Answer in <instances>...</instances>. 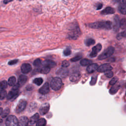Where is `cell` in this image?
<instances>
[{
    "instance_id": "1",
    "label": "cell",
    "mask_w": 126,
    "mask_h": 126,
    "mask_svg": "<svg viewBox=\"0 0 126 126\" xmlns=\"http://www.w3.org/2000/svg\"><path fill=\"white\" fill-rule=\"evenodd\" d=\"M112 23L109 21H98L89 24L88 26L93 29H102L110 30L112 28Z\"/></svg>"
},
{
    "instance_id": "2",
    "label": "cell",
    "mask_w": 126,
    "mask_h": 126,
    "mask_svg": "<svg viewBox=\"0 0 126 126\" xmlns=\"http://www.w3.org/2000/svg\"><path fill=\"white\" fill-rule=\"evenodd\" d=\"M73 28H71L70 31L68 34V38L70 39H77L80 34V30L79 27H78V25H74Z\"/></svg>"
},
{
    "instance_id": "3",
    "label": "cell",
    "mask_w": 126,
    "mask_h": 126,
    "mask_svg": "<svg viewBox=\"0 0 126 126\" xmlns=\"http://www.w3.org/2000/svg\"><path fill=\"white\" fill-rule=\"evenodd\" d=\"M63 86V82L61 79L59 77H54L51 81L50 87L54 91L60 90Z\"/></svg>"
},
{
    "instance_id": "4",
    "label": "cell",
    "mask_w": 126,
    "mask_h": 126,
    "mask_svg": "<svg viewBox=\"0 0 126 126\" xmlns=\"http://www.w3.org/2000/svg\"><path fill=\"white\" fill-rule=\"evenodd\" d=\"M115 49L113 47L110 46L105 49L103 52H102L98 57V59L100 60H102L105 59L109 57L114 53Z\"/></svg>"
},
{
    "instance_id": "5",
    "label": "cell",
    "mask_w": 126,
    "mask_h": 126,
    "mask_svg": "<svg viewBox=\"0 0 126 126\" xmlns=\"http://www.w3.org/2000/svg\"><path fill=\"white\" fill-rule=\"evenodd\" d=\"M5 125L7 126H18V120L14 115H10L7 117L5 121Z\"/></svg>"
},
{
    "instance_id": "6",
    "label": "cell",
    "mask_w": 126,
    "mask_h": 126,
    "mask_svg": "<svg viewBox=\"0 0 126 126\" xmlns=\"http://www.w3.org/2000/svg\"><path fill=\"white\" fill-rule=\"evenodd\" d=\"M27 102L25 100H21L17 105L16 108V112L17 113H19L22 112L24 110L27 106Z\"/></svg>"
},
{
    "instance_id": "7",
    "label": "cell",
    "mask_w": 126,
    "mask_h": 126,
    "mask_svg": "<svg viewBox=\"0 0 126 126\" xmlns=\"http://www.w3.org/2000/svg\"><path fill=\"white\" fill-rule=\"evenodd\" d=\"M101 48H102V46L100 43L93 47L92 52L90 54V57L91 58L96 57L97 56L98 53L101 50Z\"/></svg>"
},
{
    "instance_id": "8",
    "label": "cell",
    "mask_w": 126,
    "mask_h": 126,
    "mask_svg": "<svg viewBox=\"0 0 126 126\" xmlns=\"http://www.w3.org/2000/svg\"><path fill=\"white\" fill-rule=\"evenodd\" d=\"M50 108V105L48 103H44L42 104L39 108V112L42 115H44L48 113Z\"/></svg>"
},
{
    "instance_id": "9",
    "label": "cell",
    "mask_w": 126,
    "mask_h": 126,
    "mask_svg": "<svg viewBox=\"0 0 126 126\" xmlns=\"http://www.w3.org/2000/svg\"><path fill=\"white\" fill-rule=\"evenodd\" d=\"M56 74L60 77L65 78H66L68 74V70L67 68L62 67L57 71Z\"/></svg>"
},
{
    "instance_id": "10",
    "label": "cell",
    "mask_w": 126,
    "mask_h": 126,
    "mask_svg": "<svg viewBox=\"0 0 126 126\" xmlns=\"http://www.w3.org/2000/svg\"><path fill=\"white\" fill-rule=\"evenodd\" d=\"M112 67L108 64H105L101 65L99 67L97 70L99 73H105L108 70H111Z\"/></svg>"
},
{
    "instance_id": "11",
    "label": "cell",
    "mask_w": 126,
    "mask_h": 126,
    "mask_svg": "<svg viewBox=\"0 0 126 126\" xmlns=\"http://www.w3.org/2000/svg\"><path fill=\"white\" fill-rule=\"evenodd\" d=\"M32 68L31 65L28 64V63L23 64L21 67V72L24 74H26L30 73L32 70Z\"/></svg>"
},
{
    "instance_id": "12",
    "label": "cell",
    "mask_w": 126,
    "mask_h": 126,
    "mask_svg": "<svg viewBox=\"0 0 126 126\" xmlns=\"http://www.w3.org/2000/svg\"><path fill=\"white\" fill-rule=\"evenodd\" d=\"M49 85L48 83L46 82L42 87L39 89V92L41 94H46L49 92Z\"/></svg>"
},
{
    "instance_id": "13",
    "label": "cell",
    "mask_w": 126,
    "mask_h": 126,
    "mask_svg": "<svg viewBox=\"0 0 126 126\" xmlns=\"http://www.w3.org/2000/svg\"><path fill=\"white\" fill-rule=\"evenodd\" d=\"M30 121L26 116H21L18 120V126H26L28 125Z\"/></svg>"
},
{
    "instance_id": "14",
    "label": "cell",
    "mask_w": 126,
    "mask_h": 126,
    "mask_svg": "<svg viewBox=\"0 0 126 126\" xmlns=\"http://www.w3.org/2000/svg\"><path fill=\"white\" fill-rule=\"evenodd\" d=\"M99 67V65L96 63L91 64L89 65L87 68V72L89 74H92L97 70Z\"/></svg>"
},
{
    "instance_id": "15",
    "label": "cell",
    "mask_w": 126,
    "mask_h": 126,
    "mask_svg": "<svg viewBox=\"0 0 126 126\" xmlns=\"http://www.w3.org/2000/svg\"><path fill=\"white\" fill-rule=\"evenodd\" d=\"M18 91L19 90L12 89V90L10 91L7 95V99L9 100H10L13 99H14L18 95L19 92Z\"/></svg>"
},
{
    "instance_id": "16",
    "label": "cell",
    "mask_w": 126,
    "mask_h": 126,
    "mask_svg": "<svg viewBox=\"0 0 126 126\" xmlns=\"http://www.w3.org/2000/svg\"><path fill=\"white\" fill-rule=\"evenodd\" d=\"M80 77V73L76 71V72H73L72 74L70 76V80L73 82H75L77 81Z\"/></svg>"
},
{
    "instance_id": "17",
    "label": "cell",
    "mask_w": 126,
    "mask_h": 126,
    "mask_svg": "<svg viewBox=\"0 0 126 126\" xmlns=\"http://www.w3.org/2000/svg\"><path fill=\"white\" fill-rule=\"evenodd\" d=\"M42 65L51 68H53L55 66H56V63L53 61L50 60H46L43 62Z\"/></svg>"
},
{
    "instance_id": "18",
    "label": "cell",
    "mask_w": 126,
    "mask_h": 126,
    "mask_svg": "<svg viewBox=\"0 0 126 126\" xmlns=\"http://www.w3.org/2000/svg\"><path fill=\"white\" fill-rule=\"evenodd\" d=\"M115 13V10L112 7H107L106 8L101 12V14L102 15L111 14Z\"/></svg>"
},
{
    "instance_id": "19",
    "label": "cell",
    "mask_w": 126,
    "mask_h": 126,
    "mask_svg": "<svg viewBox=\"0 0 126 126\" xmlns=\"http://www.w3.org/2000/svg\"><path fill=\"white\" fill-rule=\"evenodd\" d=\"M28 80V77L25 75H21L19 77L18 83L21 86L24 85Z\"/></svg>"
},
{
    "instance_id": "20",
    "label": "cell",
    "mask_w": 126,
    "mask_h": 126,
    "mask_svg": "<svg viewBox=\"0 0 126 126\" xmlns=\"http://www.w3.org/2000/svg\"><path fill=\"white\" fill-rule=\"evenodd\" d=\"M114 23L113 25V29L115 31L119 30V27H120V21L119 20V17L116 15L114 17Z\"/></svg>"
},
{
    "instance_id": "21",
    "label": "cell",
    "mask_w": 126,
    "mask_h": 126,
    "mask_svg": "<svg viewBox=\"0 0 126 126\" xmlns=\"http://www.w3.org/2000/svg\"><path fill=\"white\" fill-rule=\"evenodd\" d=\"M39 119V115L38 113H36L32 117H31L30 120V124L31 125H34L37 123V122Z\"/></svg>"
},
{
    "instance_id": "22",
    "label": "cell",
    "mask_w": 126,
    "mask_h": 126,
    "mask_svg": "<svg viewBox=\"0 0 126 126\" xmlns=\"http://www.w3.org/2000/svg\"><path fill=\"white\" fill-rule=\"evenodd\" d=\"M118 10L122 14H126V5L123 3L120 4L118 7Z\"/></svg>"
},
{
    "instance_id": "23",
    "label": "cell",
    "mask_w": 126,
    "mask_h": 126,
    "mask_svg": "<svg viewBox=\"0 0 126 126\" xmlns=\"http://www.w3.org/2000/svg\"><path fill=\"white\" fill-rule=\"evenodd\" d=\"M120 87V86L119 85H115L114 86H112L111 89L109 90V93L111 94H116L118 90L119 89Z\"/></svg>"
},
{
    "instance_id": "24",
    "label": "cell",
    "mask_w": 126,
    "mask_h": 126,
    "mask_svg": "<svg viewBox=\"0 0 126 126\" xmlns=\"http://www.w3.org/2000/svg\"><path fill=\"white\" fill-rule=\"evenodd\" d=\"M92 63V61L91 60L84 59H82L80 61V65L82 66H86L91 64Z\"/></svg>"
},
{
    "instance_id": "25",
    "label": "cell",
    "mask_w": 126,
    "mask_h": 126,
    "mask_svg": "<svg viewBox=\"0 0 126 126\" xmlns=\"http://www.w3.org/2000/svg\"><path fill=\"white\" fill-rule=\"evenodd\" d=\"M95 43V41L91 38H87L85 41V44L86 46H90L92 45H93Z\"/></svg>"
},
{
    "instance_id": "26",
    "label": "cell",
    "mask_w": 126,
    "mask_h": 126,
    "mask_svg": "<svg viewBox=\"0 0 126 126\" xmlns=\"http://www.w3.org/2000/svg\"><path fill=\"white\" fill-rule=\"evenodd\" d=\"M43 81V80L42 79V78L41 77L36 78L33 80V83L37 86L41 85L42 84Z\"/></svg>"
},
{
    "instance_id": "27",
    "label": "cell",
    "mask_w": 126,
    "mask_h": 126,
    "mask_svg": "<svg viewBox=\"0 0 126 126\" xmlns=\"http://www.w3.org/2000/svg\"><path fill=\"white\" fill-rule=\"evenodd\" d=\"M46 124V121L44 118H41L36 123V126H44Z\"/></svg>"
},
{
    "instance_id": "28",
    "label": "cell",
    "mask_w": 126,
    "mask_h": 126,
    "mask_svg": "<svg viewBox=\"0 0 126 126\" xmlns=\"http://www.w3.org/2000/svg\"><path fill=\"white\" fill-rule=\"evenodd\" d=\"M50 70V68H49L48 67H46V66H43V67L40 69V72L42 74H48V73H49Z\"/></svg>"
},
{
    "instance_id": "29",
    "label": "cell",
    "mask_w": 126,
    "mask_h": 126,
    "mask_svg": "<svg viewBox=\"0 0 126 126\" xmlns=\"http://www.w3.org/2000/svg\"><path fill=\"white\" fill-rule=\"evenodd\" d=\"M8 84L10 86H13L16 84V78L14 76H11L8 80Z\"/></svg>"
},
{
    "instance_id": "30",
    "label": "cell",
    "mask_w": 126,
    "mask_h": 126,
    "mask_svg": "<svg viewBox=\"0 0 126 126\" xmlns=\"http://www.w3.org/2000/svg\"><path fill=\"white\" fill-rule=\"evenodd\" d=\"M8 83L5 80H3L1 82V86H0V90H5L7 88Z\"/></svg>"
},
{
    "instance_id": "31",
    "label": "cell",
    "mask_w": 126,
    "mask_h": 126,
    "mask_svg": "<svg viewBox=\"0 0 126 126\" xmlns=\"http://www.w3.org/2000/svg\"><path fill=\"white\" fill-rule=\"evenodd\" d=\"M33 64H34V66L35 67H37V68H39L41 66L42 63L41 60L40 59H37L35 60V61L34 62Z\"/></svg>"
},
{
    "instance_id": "32",
    "label": "cell",
    "mask_w": 126,
    "mask_h": 126,
    "mask_svg": "<svg viewBox=\"0 0 126 126\" xmlns=\"http://www.w3.org/2000/svg\"><path fill=\"white\" fill-rule=\"evenodd\" d=\"M10 109L9 108H6L4 110V111L3 112V113L2 114L1 116H2V118H5L10 113Z\"/></svg>"
},
{
    "instance_id": "33",
    "label": "cell",
    "mask_w": 126,
    "mask_h": 126,
    "mask_svg": "<svg viewBox=\"0 0 126 126\" xmlns=\"http://www.w3.org/2000/svg\"><path fill=\"white\" fill-rule=\"evenodd\" d=\"M126 37V30L118 34L117 37V38L118 39V40H120V39H121L122 37Z\"/></svg>"
},
{
    "instance_id": "34",
    "label": "cell",
    "mask_w": 126,
    "mask_h": 126,
    "mask_svg": "<svg viewBox=\"0 0 126 126\" xmlns=\"http://www.w3.org/2000/svg\"><path fill=\"white\" fill-rule=\"evenodd\" d=\"M120 27L122 29H125L126 27V20L125 18H123L120 21Z\"/></svg>"
},
{
    "instance_id": "35",
    "label": "cell",
    "mask_w": 126,
    "mask_h": 126,
    "mask_svg": "<svg viewBox=\"0 0 126 126\" xmlns=\"http://www.w3.org/2000/svg\"><path fill=\"white\" fill-rule=\"evenodd\" d=\"M105 74L106 77L108 78H111L113 75V73L112 72V71H111V70H108L107 71V72H105Z\"/></svg>"
},
{
    "instance_id": "36",
    "label": "cell",
    "mask_w": 126,
    "mask_h": 126,
    "mask_svg": "<svg viewBox=\"0 0 126 126\" xmlns=\"http://www.w3.org/2000/svg\"><path fill=\"white\" fill-rule=\"evenodd\" d=\"M6 96H7V93L5 90H1V100L4 99Z\"/></svg>"
},
{
    "instance_id": "37",
    "label": "cell",
    "mask_w": 126,
    "mask_h": 126,
    "mask_svg": "<svg viewBox=\"0 0 126 126\" xmlns=\"http://www.w3.org/2000/svg\"><path fill=\"white\" fill-rule=\"evenodd\" d=\"M118 78L117 77H114L111 80H110L109 84L111 85H114L116 84V83L118 81Z\"/></svg>"
},
{
    "instance_id": "38",
    "label": "cell",
    "mask_w": 126,
    "mask_h": 126,
    "mask_svg": "<svg viewBox=\"0 0 126 126\" xmlns=\"http://www.w3.org/2000/svg\"><path fill=\"white\" fill-rule=\"evenodd\" d=\"M72 53V51L69 48H67L64 51V54L65 56H69Z\"/></svg>"
},
{
    "instance_id": "39",
    "label": "cell",
    "mask_w": 126,
    "mask_h": 126,
    "mask_svg": "<svg viewBox=\"0 0 126 126\" xmlns=\"http://www.w3.org/2000/svg\"><path fill=\"white\" fill-rule=\"evenodd\" d=\"M82 56L81 55H77V56L73 58L72 59H71V61L72 62H76L82 58Z\"/></svg>"
},
{
    "instance_id": "40",
    "label": "cell",
    "mask_w": 126,
    "mask_h": 126,
    "mask_svg": "<svg viewBox=\"0 0 126 126\" xmlns=\"http://www.w3.org/2000/svg\"><path fill=\"white\" fill-rule=\"evenodd\" d=\"M69 66V63L67 61H64L62 62V67L64 68H68Z\"/></svg>"
},
{
    "instance_id": "41",
    "label": "cell",
    "mask_w": 126,
    "mask_h": 126,
    "mask_svg": "<svg viewBox=\"0 0 126 126\" xmlns=\"http://www.w3.org/2000/svg\"><path fill=\"white\" fill-rule=\"evenodd\" d=\"M18 60L15 59V60H13L10 61L9 63H8V64H9V65H13L17 64V63H18Z\"/></svg>"
},
{
    "instance_id": "42",
    "label": "cell",
    "mask_w": 126,
    "mask_h": 126,
    "mask_svg": "<svg viewBox=\"0 0 126 126\" xmlns=\"http://www.w3.org/2000/svg\"><path fill=\"white\" fill-rule=\"evenodd\" d=\"M97 81V77H93L92 78V80L90 82V84L92 85H93L94 84H95L96 82Z\"/></svg>"
},
{
    "instance_id": "43",
    "label": "cell",
    "mask_w": 126,
    "mask_h": 126,
    "mask_svg": "<svg viewBox=\"0 0 126 126\" xmlns=\"http://www.w3.org/2000/svg\"><path fill=\"white\" fill-rule=\"evenodd\" d=\"M33 89V86L32 85H28L26 87V89L28 91H31Z\"/></svg>"
},
{
    "instance_id": "44",
    "label": "cell",
    "mask_w": 126,
    "mask_h": 126,
    "mask_svg": "<svg viewBox=\"0 0 126 126\" xmlns=\"http://www.w3.org/2000/svg\"><path fill=\"white\" fill-rule=\"evenodd\" d=\"M102 7V4L101 3H100V4H99V5L97 6V10H100L101 9Z\"/></svg>"
},
{
    "instance_id": "45",
    "label": "cell",
    "mask_w": 126,
    "mask_h": 126,
    "mask_svg": "<svg viewBox=\"0 0 126 126\" xmlns=\"http://www.w3.org/2000/svg\"><path fill=\"white\" fill-rule=\"evenodd\" d=\"M13 0H4V3L5 4H7L8 3H9L12 1H13Z\"/></svg>"
},
{
    "instance_id": "46",
    "label": "cell",
    "mask_w": 126,
    "mask_h": 126,
    "mask_svg": "<svg viewBox=\"0 0 126 126\" xmlns=\"http://www.w3.org/2000/svg\"><path fill=\"white\" fill-rule=\"evenodd\" d=\"M112 1L114 3H117L118 2H119L120 0H112Z\"/></svg>"
},
{
    "instance_id": "47",
    "label": "cell",
    "mask_w": 126,
    "mask_h": 126,
    "mask_svg": "<svg viewBox=\"0 0 126 126\" xmlns=\"http://www.w3.org/2000/svg\"><path fill=\"white\" fill-rule=\"evenodd\" d=\"M123 3L126 5V0H123Z\"/></svg>"
},
{
    "instance_id": "48",
    "label": "cell",
    "mask_w": 126,
    "mask_h": 126,
    "mask_svg": "<svg viewBox=\"0 0 126 126\" xmlns=\"http://www.w3.org/2000/svg\"><path fill=\"white\" fill-rule=\"evenodd\" d=\"M3 108H1V115H2V114L3 113Z\"/></svg>"
},
{
    "instance_id": "49",
    "label": "cell",
    "mask_w": 126,
    "mask_h": 126,
    "mask_svg": "<svg viewBox=\"0 0 126 126\" xmlns=\"http://www.w3.org/2000/svg\"><path fill=\"white\" fill-rule=\"evenodd\" d=\"M19 1H22V0H19Z\"/></svg>"
},
{
    "instance_id": "50",
    "label": "cell",
    "mask_w": 126,
    "mask_h": 126,
    "mask_svg": "<svg viewBox=\"0 0 126 126\" xmlns=\"http://www.w3.org/2000/svg\"></svg>"
}]
</instances>
